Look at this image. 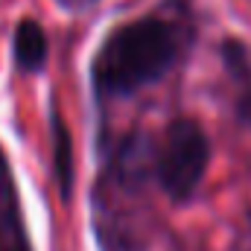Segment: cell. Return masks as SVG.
<instances>
[{"mask_svg":"<svg viewBox=\"0 0 251 251\" xmlns=\"http://www.w3.org/2000/svg\"><path fill=\"white\" fill-rule=\"evenodd\" d=\"M178 56V29L161 18L114 29L94 59V85L102 97H126L161 79Z\"/></svg>","mask_w":251,"mask_h":251,"instance_id":"cell-1","label":"cell"},{"mask_svg":"<svg viewBox=\"0 0 251 251\" xmlns=\"http://www.w3.org/2000/svg\"><path fill=\"white\" fill-rule=\"evenodd\" d=\"M0 251H32L21 222L6 213H0Z\"/></svg>","mask_w":251,"mask_h":251,"instance_id":"cell-4","label":"cell"},{"mask_svg":"<svg viewBox=\"0 0 251 251\" xmlns=\"http://www.w3.org/2000/svg\"><path fill=\"white\" fill-rule=\"evenodd\" d=\"M56 137H59V173H62V193L67 199L70 193V137L62 123H56Z\"/></svg>","mask_w":251,"mask_h":251,"instance_id":"cell-5","label":"cell"},{"mask_svg":"<svg viewBox=\"0 0 251 251\" xmlns=\"http://www.w3.org/2000/svg\"><path fill=\"white\" fill-rule=\"evenodd\" d=\"M15 59L24 70L35 73L47 62V35L35 21H21L15 29Z\"/></svg>","mask_w":251,"mask_h":251,"instance_id":"cell-3","label":"cell"},{"mask_svg":"<svg viewBox=\"0 0 251 251\" xmlns=\"http://www.w3.org/2000/svg\"><path fill=\"white\" fill-rule=\"evenodd\" d=\"M210 161V143L201 126L193 120H176L164 134L161 158H158V178L176 201L190 199L204 178Z\"/></svg>","mask_w":251,"mask_h":251,"instance_id":"cell-2","label":"cell"},{"mask_svg":"<svg viewBox=\"0 0 251 251\" xmlns=\"http://www.w3.org/2000/svg\"><path fill=\"white\" fill-rule=\"evenodd\" d=\"M0 196L3 199H12V170H9V161L0 149Z\"/></svg>","mask_w":251,"mask_h":251,"instance_id":"cell-6","label":"cell"}]
</instances>
